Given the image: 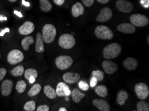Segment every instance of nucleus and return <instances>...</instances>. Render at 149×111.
Masks as SVG:
<instances>
[{
	"label": "nucleus",
	"instance_id": "nucleus-13",
	"mask_svg": "<svg viewBox=\"0 0 149 111\" xmlns=\"http://www.w3.org/2000/svg\"><path fill=\"white\" fill-rule=\"evenodd\" d=\"M112 17V12L108 8H104L100 11L99 15L96 17L97 21L106 22L111 19Z\"/></svg>",
	"mask_w": 149,
	"mask_h": 111
},
{
	"label": "nucleus",
	"instance_id": "nucleus-39",
	"mask_svg": "<svg viewBox=\"0 0 149 111\" xmlns=\"http://www.w3.org/2000/svg\"><path fill=\"white\" fill-rule=\"evenodd\" d=\"M149 1L148 0H141V3L143 5L144 8H148L149 7V3H148Z\"/></svg>",
	"mask_w": 149,
	"mask_h": 111
},
{
	"label": "nucleus",
	"instance_id": "nucleus-37",
	"mask_svg": "<svg viewBox=\"0 0 149 111\" xmlns=\"http://www.w3.org/2000/svg\"><path fill=\"white\" fill-rule=\"evenodd\" d=\"M84 5L86 7H90L93 5L94 0H82Z\"/></svg>",
	"mask_w": 149,
	"mask_h": 111
},
{
	"label": "nucleus",
	"instance_id": "nucleus-44",
	"mask_svg": "<svg viewBox=\"0 0 149 111\" xmlns=\"http://www.w3.org/2000/svg\"><path fill=\"white\" fill-rule=\"evenodd\" d=\"M22 4H23V5H24L25 6H26V7L30 6V3H29L28 2H27V1H25V0H22Z\"/></svg>",
	"mask_w": 149,
	"mask_h": 111
},
{
	"label": "nucleus",
	"instance_id": "nucleus-25",
	"mask_svg": "<svg viewBox=\"0 0 149 111\" xmlns=\"http://www.w3.org/2000/svg\"><path fill=\"white\" fill-rule=\"evenodd\" d=\"M40 9L44 12H49L52 9V5L48 0H40Z\"/></svg>",
	"mask_w": 149,
	"mask_h": 111
},
{
	"label": "nucleus",
	"instance_id": "nucleus-28",
	"mask_svg": "<svg viewBox=\"0 0 149 111\" xmlns=\"http://www.w3.org/2000/svg\"><path fill=\"white\" fill-rule=\"evenodd\" d=\"M24 77L26 79H30V77H34L37 78L38 77V71H36L35 69H33V68H30V69H28L26 71H24Z\"/></svg>",
	"mask_w": 149,
	"mask_h": 111
},
{
	"label": "nucleus",
	"instance_id": "nucleus-7",
	"mask_svg": "<svg viewBox=\"0 0 149 111\" xmlns=\"http://www.w3.org/2000/svg\"><path fill=\"white\" fill-rule=\"evenodd\" d=\"M134 90L138 98L141 100H145L148 97L149 89L148 86L143 83L136 84L134 87Z\"/></svg>",
	"mask_w": 149,
	"mask_h": 111
},
{
	"label": "nucleus",
	"instance_id": "nucleus-47",
	"mask_svg": "<svg viewBox=\"0 0 149 111\" xmlns=\"http://www.w3.org/2000/svg\"><path fill=\"white\" fill-rule=\"evenodd\" d=\"M58 111H67V110H66V108H64V107H62V108H60V109H59V110Z\"/></svg>",
	"mask_w": 149,
	"mask_h": 111
},
{
	"label": "nucleus",
	"instance_id": "nucleus-19",
	"mask_svg": "<svg viewBox=\"0 0 149 111\" xmlns=\"http://www.w3.org/2000/svg\"><path fill=\"white\" fill-rule=\"evenodd\" d=\"M35 49L37 53H42L44 51V39H43L42 33L40 32H38L36 35Z\"/></svg>",
	"mask_w": 149,
	"mask_h": 111
},
{
	"label": "nucleus",
	"instance_id": "nucleus-38",
	"mask_svg": "<svg viewBox=\"0 0 149 111\" xmlns=\"http://www.w3.org/2000/svg\"><path fill=\"white\" fill-rule=\"evenodd\" d=\"M97 83H98V81H97V79L95 77H92L91 79H90V87H91L92 88L95 87Z\"/></svg>",
	"mask_w": 149,
	"mask_h": 111
},
{
	"label": "nucleus",
	"instance_id": "nucleus-8",
	"mask_svg": "<svg viewBox=\"0 0 149 111\" xmlns=\"http://www.w3.org/2000/svg\"><path fill=\"white\" fill-rule=\"evenodd\" d=\"M130 21L131 24L136 27H144L147 26L149 23V20L147 17L142 14H134L130 16Z\"/></svg>",
	"mask_w": 149,
	"mask_h": 111
},
{
	"label": "nucleus",
	"instance_id": "nucleus-30",
	"mask_svg": "<svg viewBox=\"0 0 149 111\" xmlns=\"http://www.w3.org/2000/svg\"><path fill=\"white\" fill-rule=\"evenodd\" d=\"M15 89H16V90L18 93H23L26 89V83L23 80L19 81L16 84Z\"/></svg>",
	"mask_w": 149,
	"mask_h": 111
},
{
	"label": "nucleus",
	"instance_id": "nucleus-43",
	"mask_svg": "<svg viewBox=\"0 0 149 111\" xmlns=\"http://www.w3.org/2000/svg\"><path fill=\"white\" fill-rule=\"evenodd\" d=\"M28 81H29V82H30V83L32 84V83H33L35 82L36 78H34V77H30V79H28Z\"/></svg>",
	"mask_w": 149,
	"mask_h": 111
},
{
	"label": "nucleus",
	"instance_id": "nucleus-50",
	"mask_svg": "<svg viewBox=\"0 0 149 111\" xmlns=\"http://www.w3.org/2000/svg\"><path fill=\"white\" fill-rule=\"evenodd\" d=\"M0 57H1V55H0Z\"/></svg>",
	"mask_w": 149,
	"mask_h": 111
},
{
	"label": "nucleus",
	"instance_id": "nucleus-3",
	"mask_svg": "<svg viewBox=\"0 0 149 111\" xmlns=\"http://www.w3.org/2000/svg\"><path fill=\"white\" fill-rule=\"evenodd\" d=\"M95 35L98 39L110 40L113 38V33L109 28L105 26H99L95 29Z\"/></svg>",
	"mask_w": 149,
	"mask_h": 111
},
{
	"label": "nucleus",
	"instance_id": "nucleus-16",
	"mask_svg": "<svg viewBox=\"0 0 149 111\" xmlns=\"http://www.w3.org/2000/svg\"><path fill=\"white\" fill-rule=\"evenodd\" d=\"M80 79V75L76 72H66L63 75V79L65 83L73 84L78 82Z\"/></svg>",
	"mask_w": 149,
	"mask_h": 111
},
{
	"label": "nucleus",
	"instance_id": "nucleus-15",
	"mask_svg": "<svg viewBox=\"0 0 149 111\" xmlns=\"http://www.w3.org/2000/svg\"><path fill=\"white\" fill-rule=\"evenodd\" d=\"M92 104L100 111H110V110L109 104L103 99H94Z\"/></svg>",
	"mask_w": 149,
	"mask_h": 111
},
{
	"label": "nucleus",
	"instance_id": "nucleus-23",
	"mask_svg": "<svg viewBox=\"0 0 149 111\" xmlns=\"http://www.w3.org/2000/svg\"><path fill=\"white\" fill-rule=\"evenodd\" d=\"M72 99L74 103H78L85 97V94L82 93L78 89H74L71 92Z\"/></svg>",
	"mask_w": 149,
	"mask_h": 111
},
{
	"label": "nucleus",
	"instance_id": "nucleus-10",
	"mask_svg": "<svg viewBox=\"0 0 149 111\" xmlns=\"http://www.w3.org/2000/svg\"><path fill=\"white\" fill-rule=\"evenodd\" d=\"M56 94L58 97H68L70 95L71 91L69 89V87L65 83L60 82L57 85L56 89Z\"/></svg>",
	"mask_w": 149,
	"mask_h": 111
},
{
	"label": "nucleus",
	"instance_id": "nucleus-35",
	"mask_svg": "<svg viewBox=\"0 0 149 111\" xmlns=\"http://www.w3.org/2000/svg\"><path fill=\"white\" fill-rule=\"evenodd\" d=\"M49 106L46 105H42L38 106V107L36 109V111H49Z\"/></svg>",
	"mask_w": 149,
	"mask_h": 111
},
{
	"label": "nucleus",
	"instance_id": "nucleus-11",
	"mask_svg": "<svg viewBox=\"0 0 149 111\" xmlns=\"http://www.w3.org/2000/svg\"><path fill=\"white\" fill-rule=\"evenodd\" d=\"M19 33L22 35H30L34 31V24L31 21H26L19 28Z\"/></svg>",
	"mask_w": 149,
	"mask_h": 111
},
{
	"label": "nucleus",
	"instance_id": "nucleus-1",
	"mask_svg": "<svg viewBox=\"0 0 149 111\" xmlns=\"http://www.w3.org/2000/svg\"><path fill=\"white\" fill-rule=\"evenodd\" d=\"M122 51V47L118 43H113L104 47L103 50V56L107 59H113L116 58Z\"/></svg>",
	"mask_w": 149,
	"mask_h": 111
},
{
	"label": "nucleus",
	"instance_id": "nucleus-26",
	"mask_svg": "<svg viewBox=\"0 0 149 111\" xmlns=\"http://www.w3.org/2000/svg\"><path fill=\"white\" fill-rule=\"evenodd\" d=\"M41 89H42V87H41V85H40V84H38V83L34 84V85H33L32 87H31V89L29 90L28 96L30 97H33L36 96V95H38L40 93V92L41 91Z\"/></svg>",
	"mask_w": 149,
	"mask_h": 111
},
{
	"label": "nucleus",
	"instance_id": "nucleus-12",
	"mask_svg": "<svg viewBox=\"0 0 149 111\" xmlns=\"http://www.w3.org/2000/svg\"><path fill=\"white\" fill-rule=\"evenodd\" d=\"M102 68L105 72L107 74H113L118 69V65L113 61H110L108 60L104 61L102 62Z\"/></svg>",
	"mask_w": 149,
	"mask_h": 111
},
{
	"label": "nucleus",
	"instance_id": "nucleus-42",
	"mask_svg": "<svg viewBox=\"0 0 149 111\" xmlns=\"http://www.w3.org/2000/svg\"><path fill=\"white\" fill-rule=\"evenodd\" d=\"M97 1H98L99 3L104 4V3H107L108 2H109L110 0H97Z\"/></svg>",
	"mask_w": 149,
	"mask_h": 111
},
{
	"label": "nucleus",
	"instance_id": "nucleus-34",
	"mask_svg": "<svg viewBox=\"0 0 149 111\" xmlns=\"http://www.w3.org/2000/svg\"><path fill=\"white\" fill-rule=\"evenodd\" d=\"M78 86L80 87V89H81L82 90H84V91H86L89 89V85H88L86 82H85L84 81H80L78 83Z\"/></svg>",
	"mask_w": 149,
	"mask_h": 111
},
{
	"label": "nucleus",
	"instance_id": "nucleus-9",
	"mask_svg": "<svg viewBox=\"0 0 149 111\" xmlns=\"http://www.w3.org/2000/svg\"><path fill=\"white\" fill-rule=\"evenodd\" d=\"M116 8L123 13H130L133 10V5L126 0H118L116 1Z\"/></svg>",
	"mask_w": 149,
	"mask_h": 111
},
{
	"label": "nucleus",
	"instance_id": "nucleus-5",
	"mask_svg": "<svg viewBox=\"0 0 149 111\" xmlns=\"http://www.w3.org/2000/svg\"><path fill=\"white\" fill-rule=\"evenodd\" d=\"M73 59L68 55L59 56L56 59V65L60 70H66L72 66Z\"/></svg>",
	"mask_w": 149,
	"mask_h": 111
},
{
	"label": "nucleus",
	"instance_id": "nucleus-4",
	"mask_svg": "<svg viewBox=\"0 0 149 111\" xmlns=\"http://www.w3.org/2000/svg\"><path fill=\"white\" fill-rule=\"evenodd\" d=\"M76 43L74 37L70 34H63L60 36L58 40V44L62 48L66 49H70L73 47Z\"/></svg>",
	"mask_w": 149,
	"mask_h": 111
},
{
	"label": "nucleus",
	"instance_id": "nucleus-24",
	"mask_svg": "<svg viewBox=\"0 0 149 111\" xmlns=\"http://www.w3.org/2000/svg\"><path fill=\"white\" fill-rule=\"evenodd\" d=\"M33 43H34V40L31 36H26L22 40L21 44L24 50L27 51L30 48V45L33 44Z\"/></svg>",
	"mask_w": 149,
	"mask_h": 111
},
{
	"label": "nucleus",
	"instance_id": "nucleus-14",
	"mask_svg": "<svg viewBox=\"0 0 149 111\" xmlns=\"http://www.w3.org/2000/svg\"><path fill=\"white\" fill-rule=\"evenodd\" d=\"M13 89V82L10 79L4 80L1 83V93L3 97H8L11 94Z\"/></svg>",
	"mask_w": 149,
	"mask_h": 111
},
{
	"label": "nucleus",
	"instance_id": "nucleus-45",
	"mask_svg": "<svg viewBox=\"0 0 149 111\" xmlns=\"http://www.w3.org/2000/svg\"><path fill=\"white\" fill-rule=\"evenodd\" d=\"M7 21V17L5 16H3V15H0V21Z\"/></svg>",
	"mask_w": 149,
	"mask_h": 111
},
{
	"label": "nucleus",
	"instance_id": "nucleus-29",
	"mask_svg": "<svg viewBox=\"0 0 149 111\" xmlns=\"http://www.w3.org/2000/svg\"><path fill=\"white\" fill-rule=\"evenodd\" d=\"M24 68L22 65H17L11 71V74L13 77H20L24 73Z\"/></svg>",
	"mask_w": 149,
	"mask_h": 111
},
{
	"label": "nucleus",
	"instance_id": "nucleus-27",
	"mask_svg": "<svg viewBox=\"0 0 149 111\" xmlns=\"http://www.w3.org/2000/svg\"><path fill=\"white\" fill-rule=\"evenodd\" d=\"M96 93L102 98H104L108 95V89L104 85H100L95 88Z\"/></svg>",
	"mask_w": 149,
	"mask_h": 111
},
{
	"label": "nucleus",
	"instance_id": "nucleus-51",
	"mask_svg": "<svg viewBox=\"0 0 149 111\" xmlns=\"http://www.w3.org/2000/svg\"><path fill=\"white\" fill-rule=\"evenodd\" d=\"M133 111H136V110H133Z\"/></svg>",
	"mask_w": 149,
	"mask_h": 111
},
{
	"label": "nucleus",
	"instance_id": "nucleus-6",
	"mask_svg": "<svg viewBox=\"0 0 149 111\" xmlns=\"http://www.w3.org/2000/svg\"><path fill=\"white\" fill-rule=\"evenodd\" d=\"M24 55L21 51L17 50V49H13L8 53L7 59L10 64L14 65L21 63L24 60Z\"/></svg>",
	"mask_w": 149,
	"mask_h": 111
},
{
	"label": "nucleus",
	"instance_id": "nucleus-31",
	"mask_svg": "<svg viewBox=\"0 0 149 111\" xmlns=\"http://www.w3.org/2000/svg\"><path fill=\"white\" fill-rule=\"evenodd\" d=\"M136 111H149V104L144 101H140L137 103Z\"/></svg>",
	"mask_w": 149,
	"mask_h": 111
},
{
	"label": "nucleus",
	"instance_id": "nucleus-17",
	"mask_svg": "<svg viewBox=\"0 0 149 111\" xmlns=\"http://www.w3.org/2000/svg\"><path fill=\"white\" fill-rule=\"evenodd\" d=\"M123 66L128 71H134L138 67V61L132 57H128L123 61Z\"/></svg>",
	"mask_w": 149,
	"mask_h": 111
},
{
	"label": "nucleus",
	"instance_id": "nucleus-18",
	"mask_svg": "<svg viewBox=\"0 0 149 111\" xmlns=\"http://www.w3.org/2000/svg\"><path fill=\"white\" fill-rule=\"evenodd\" d=\"M117 29L119 31L124 33H133L136 31V28L130 23H121L117 27Z\"/></svg>",
	"mask_w": 149,
	"mask_h": 111
},
{
	"label": "nucleus",
	"instance_id": "nucleus-22",
	"mask_svg": "<svg viewBox=\"0 0 149 111\" xmlns=\"http://www.w3.org/2000/svg\"><path fill=\"white\" fill-rule=\"evenodd\" d=\"M44 94H46V96L50 99H56V97H57L56 90H54V89H53V88L49 85L45 86L44 88Z\"/></svg>",
	"mask_w": 149,
	"mask_h": 111
},
{
	"label": "nucleus",
	"instance_id": "nucleus-20",
	"mask_svg": "<svg viewBox=\"0 0 149 111\" xmlns=\"http://www.w3.org/2000/svg\"><path fill=\"white\" fill-rule=\"evenodd\" d=\"M84 11L83 5L81 3L77 2L73 6L72 8V13L74 17H78L80 15H82Z\"/></svg>",
	"mask_w": 149,
	"mask_h": 111
},
{
	"label": "nucleus",
	"instance_id": "nucleus-36",
	"mask_svg": "<svg viewBox=\"0 0 149 111\" xmlns=\"http://www.w3.org/2000/svg\"><path fill=\"white\" fill-rule=\"evenodd\" d=\"M7 74V70L5 68H0V81H1L5 77Z\"/></svg>",
	"mask_w": 149,
	"mask_h": 111
},
{
	"label": "nucleus",
	"instance_id": "nucleus-2",
	"mask_svg": "<svg viewBox=\"0 0 149 111\" xmlns=\"http://www.w3.org/2000/svg\"><path fill=\"white\" fill-rule=\"evenodd\" d=\"M43 39L47 43L53 42L56 35V29L52 24H46L42 29Z\"/></svg>",
	"mask_w": 149,
	"mask_h": 111
},
{
	"label": "nucleus",
	"instance_id": "nucleus-52",
	"mask_svg": "<svg viewBox=\"0 0 149 111\" xmlns=\"http://www.w3.org/2000/svg\"><path fill=\"white\" fill-rule=\"evenodd\" d=\"M15 111H17V110H15Z\"/></svg>",
	"mask_w": 149,
	"mask_h": 111
},
{
	"label": "nucleus",
	"instance_id": "nucleus-49",
	"mask_svg": "<svg viewBox=\"0 0 149 111\" xmlns=\"http://www.w3.org/2000/svg\"><path fill=\"white\" fill-rule=\"evenodd\" d=\"M66 101H69V98L68 97H66Z\"/></svg>",
	"mask_w": 149,
	"mask_h": 111
},
{
	"label": "nucleus",
	"instance_id": "nucleus-21",
	"mask_svg": "<svg viewBox=\"0 0 149 111\" xmlns=\"http://www.w3.org/2000/svg\"><path fill=\"white\" fill-rule=\"evenodd\" d=\"M128 99V94L125 90H120L117 94L116 102L119 105L123 106L126 101Z\"/></svg>",
	"mask_w": 149,
	"mask_h": 111
},
{
	"label": "nucleus",
	"instance_id": "nucleus-41",
	"mask_svg": "<svg viewBox=\"0 0 149 111\" xmlns=\"http://www.w3.org/2000/svg\"><path fill=\"white\" fill-rule=\"evenodd\" d=\"M54 3L58 6H62L64 3L65 0H53Z\"/></svg>",
	"mask_w": 149,
	"mask_h": 111
},
{
	"label": "nucleus",
	"instance_id": "nucleus-33",
	"mask_svg": "<svg viewBox=\"0 0 149 111\" xmlns=\"http://www.w3.org/2000/svg\"><path fill=\"white\" fill-rule=\"evenodd\" d=\"M92 77H95L98 81H102L104 78V72L97 70V71H92Z\"/></svg>",
	"mask_w": 149,
	"mask_h": 111
},
{
	"label": "nucleus",
	"instance_id": "nucleus-48",
	"mask_svg": "<svg viewBox=\"0 0 149 111\" xmlns=\"http://www.w3.org/2000/svg\"><path fill=\"white\" fill-rule=\"evenodd\" d=\"M8 1L12 2V3H13V2H15L16 1H17V0H8Z\"/></svg>",
	"mask_w": 149,
	"mask_h": 111
},
{
	"label": "nucleus",
	"instance_id": "nucleus-40",
	"mask_svg": "<svg viewBox=\"0 0 149 111\" xmlns=\"http://www.w3.org/2000/svg\"><path fill=\"white\" fill-rule=\"evenodd\" d=\"M10 30L9 28H6V29H3V30L0 32V37H3V36L5 35L6 33H10Z\"/></svg>",
	"mask_w": 149,
	"mask_h": 111
},
{
	"label": "nucleus",
	"instance_id": "nucleus-32",
	"mask_svg": "<svg viewBox=\"0 0 149 111\" xmlns=\"http://www.w3.org/2000/svg\"><path fill=\"white\" fill-rule=\"evenodd\" d=\"M24 109L26 111H33L36 109V103L33 101H28L24 106Z\"/></svg>",
	"mask_w": 149,
	"mask_h": 111
},
{
	"label": "nucleus",
	"instance_id": "nucleus-46",
	"mask_svg": "<svg viewBox=\"0 0 149 111\" xmlns=\"http://www.w3.org/2000/svg\"><path fill=\"white\" fill-rule=\"evenodd\" d=\"M14 13L15 15H17L18 17H22V15L20 13V12H19V11H14Z\"/></svg>",
	"mask_w": 149,
	"mask_h": 111
}]
</instances>
